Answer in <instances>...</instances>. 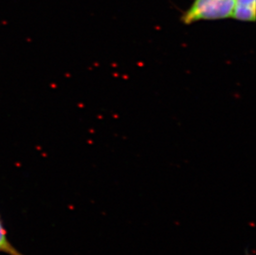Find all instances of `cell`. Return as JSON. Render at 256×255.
I'll return each mask as SVG.
<instances>
[{
	"label": "cell",
	"instance_id": "cell-1",
	"mask_svg": "<svg viewBox=\"0 0 256 255\" xmlns=\"http://www.w3.org/2000/svg\"><path fill=\"white\" fill-rule=\"evenodd\" d=\"M236 0H195L182 17L186 24L202 20H225L232 17Z\"/></svg>",
	"mask_w": 256,
	"mask_h": 255
},
{
	"label": "cell",
	"instance_id": "cell-2",
	"mask_svg": "<svg viewBox=\"0 0 256 255\" xmlns=\"http://www.w3.org/2000/svg\"><path fill=\"white\" fill-rule=\"evenodd\" d=\"M0 253L6 254L8 255H24L18 250L17 248L10 243L1 218H0Z\"/></svg>",
	"mask_w": 256,
	"mask_h": 255
}]
</instances>
